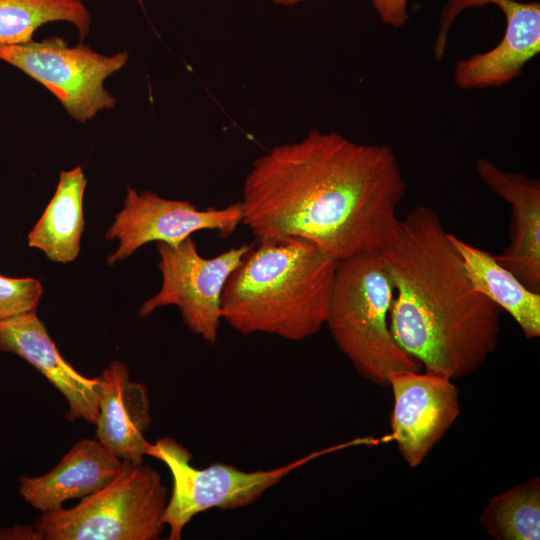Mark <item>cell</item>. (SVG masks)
Listing matches in <instances>:
<instances>
[{
    "label": "cell",
    "mask_w": 540,
    "mask_h": 540,
    "mask_svg": "<svg viewBox=\"0 0 540 540\" xmlns=\"http://www.w3.org/2000/svg\"><path fill=\"white\" fill-rule=\"evenodd\" d=\"M492 4L505 15V33L494 48L456 62L454 81L462 89L508 84L540 52L539 3L493 0Z\"/></svg>",
    "instance_id": "cell-13"
},
{
    "label": "cell",
    "mask_w": 540,
    "mask_h": 540,
    "mask_svg": "<svg viewBox=\"0 0 540 540\" xmlns=\"http://www.w3.org/2000/svg\"><path fill=\"white\" fill-rule=\"evenodd\" d=\"M43 295L39 280L0 275V320L36 311Z\"/></svg>",
    "instance_id": "cell-20"
},
{
    "label": "cell",
    "mask_w": 540,
    "mask_h": 540,
    "mask_svg": "<svg viewBox=\"0 0 540 540\" xmlns=\"http://www.w3.org/2000/svg\"><path fill=\"white\" fill-rule=\"evenodd\" d=\"M0 350L30 363L65 397L69 421L83 419L96 426L99 376L86 377L63 358L36 311L0 320Z\"/></svg>",
    "instance_id": "cell-11"
},
{
    "label": "cell",
    "mask_w": 540,
    "mask_h": 540,
    "mask_svg": "<svg viewBox=\"0 0 540 540\" xmlns=\"http://www.w3.org/2000/svg\"><path fill=\"white\" fill-rule=\"evenodd\" d=\"M420 371H395L388 377L394 395L391 436L411 467L422 463L460 413L452 379Z\"/></svg>",
    "instance_id": "cell-10"
},
{
    "label": "cell",
    "mask_w": 540,
    "mask_h": 540,
    "mask_svg": "<svg viewBox=\"0 0 540 540\" xmlns=\"http://www.w3.org/2000/svg\"><path fill=\"white\" fill-rule=\"evenodd\" d=\"M393 286L390 327L424 370L458 379L498 347L502 310L476 291L440 215L419 205L380 251Z\"/></svg>",
    "instance_id": "cell-2"
},
{
    "label": "cell",
    "mask_w": 540,
    "mask_h": 540,
    "mask_svg": "<svg viewBox=\"0 0 540 540\" xmlns=\"http://www.w3.org/2000/svg\"><path fill=\"white\" fill-rule=\"evenodd\" d=\"M473 288L506 311L528 339L540 336V293L527 288L495 256L449 233Z\"/></svg>",
    "instance_id": "cell-16"
},
{
    "label": "cell",
    "mask_w": 540,
    "mask_h": 540,
    "mask_svg": "<svg viewBox=\"0 0 540 540\" xmlns=\"http://www.w3.org/2000/svg\"><path fill=\"white\" fill-rule=\"evenodd\" d=\"M351 443L313 452L270 470L243 471L225 463L195 468L191 453L170 437L149 443L146 455L162 461L172 476V493L162 521L169 528V540H180L194 516L212 508L233 510L251 505L295 469L325 453Z\"/></svg>",
    "instance_id": "cell-6"
},
{
    "label": "cell",
    "mask_w": 540,
    "mask_h": 540,
    "mask_svg": "<svg viewBox=\"0 0 540 540\" xmlns=\"http://www.w3.org/2000/svg\"><path fill=\"white\" fill-rule=\"evenodd\" d=\"M258 243L224 286L222 320L242 335H315L325 326L339 261L301 238Z\"/></svg>",
    "instance_id": "cell-3"
},
{
    "label": "cell",
    "mask_w": 540,
    "mask_h": 540,
    "mask_svg": "<svg viewBox=\"0 0 540 540\" xmlns=\"http://www.w3.org/2000/svg\"><path fill=\"white\" fill-rule=\"evenodd\" d=\"M252 246L243 244L213 258H204L191 236L177 246L156 242L161 289L142 304L139 315L146 317L158 308L175 305L194 334L214 343L222 320L224 286Z\"/></svg>",
    "instance_id": "cell-8"
},
{
    "label": "cell",
    "mask_w": 540,
    "mask_h": 540,
    "mask_svg": "<svg viewBox=\"0 0 540 540\" xmlns=\"http://www.w3.org/2000/svg\"><path fill=\"white\" fill-rule=\"evenodd\" d=\"M168 499L155 469L123 461L106 486L72 508L42 513L33 526L42 540H156Z\"/></svg>",
    "instance_id": "cell-5"
},
{
    "label": "cell",
    "mask_w": 540,
    "mask_h": 540,
    "mask_svg": "<svg viewBox=\"0 0 540 540\" xmlns=\"http://www.w3.org/2000/svg\"><path fill=\"white\" fill-rule=\"evenodd\" d=\"M272 1L278 5H294L305 0H272Z\"/></svg>",
    "instance_id": "cell-24"
},
{
    "label": "cell",
    "mask_w": 540,
    "mask_h": 540,
    "mask_svg": "<svg viewBox=\"0 0 540 540\" xmlns=\"http://www.w3.org/2000/svg\"><path fill=\"white\" fill-rule=\"evenodd\" d=\"M409 0H372L381 20L393 27H402L409 18L407 4Z\"/></svg>",
    "instance_id": "cell-22"
},
{
    "label": "cell",
    "mask_w": 540,
    "mask_h": 540,
    "mask_svg": "<svg viewBox=\"0 0 540 540\" xmlns=\"http://www.w3.org/2000/svg\"><path fill=\"white\" fill-rule=\"evenodd\" d=\"M57 21L75 26L83 40L91 15L82 0H0V46L28 42L38 28Z\"/></svg>",
    "instance_id": "cell-18"
},
{
    "label": "cell",
    "mask_w": 540,
    "mask_h": 540,
    "mask_svg": "<svg viewBox=\"0 0 540 540\" xmlns=\"http://www.w3.org/2000/svg\"><path fill=\"white\" fill-rule=\"evenodd\" d=\"M393 296L380 252L341 260L325 322L338 349L356 371L384 387L391 373L422 368L392 334L389 317Z\"/></svg>",
    "instance_id": "cell-4"
},
{
    "label": "cell",
    "mask_w": 540,
    "mask_h": 540,
    "mask_svg": "<svg viewBox=\"0 0 540 540\" xmlns=\"http://www.w3.org/2000/svg\"><path fill=\"white\" fill-rule=\"evenodd\" d=\"M476 171L511 207L510 242L495 259L527 288L540 293V181L504 171L484 158L477 159Z\"/></svg>",
    "instance_id": "cell-12"
},
{
    "label": "cell",
    "mask_w": 540,
    "mask_h": 540,
    "mask_svg": "<svg viewBox=\"0 0 540 540\" xmlns=\"http://www.w3.org/2000/svg\"><path fill=\"white\" fill-rule=\"evenodd\" d=\"M0 539H32L42 540L37 529L28 526H14L0 530Z\"/></svg>",
    "instance_id": "cell-23"
},
{
    "label": "cell",
    "mask_w": 540,
    "mask_h": 540,
    "mask_svg": "<svg viewBox=\"0 0 540 540\" xmlns=\"http://www.w3.org/2000/svg\"><path fill=\"white\" fill-rule=\"evenodd\" d=\"M100 401L96 439L114 456L135 465L144 463L151 424L145 385L130 380L127 367L114 360L99 375Z\"/></svg>",
    "instance_id": "cell-14"
},
{
    "label": "cell",
    "mask_w": 540,
    "mask_h": 540,
    "mask_svg": "<svg viewBox=\"0 0 540 540\" xmlns=\"http://www.w3.org/2000/svg\"><path fill=\"white\" fill-rule=\"evenodd\" d=\"M87 179L81 166L61 171L56 191L29 232L28 246L53 262H73L84 230L83 197Z\"/></svg>",
    "instance_id": "cell-17"
},
{
    "label": "cell",
    "mask_w": 540,
    "mask_h": 540,
    "mask_svg": "<svg viewBox=\"0 0 540 540\" xmlns=\"http://www.w3.org/2000/svg\"><path fill=\"white\" fill-rule=\"evenodd\" d=\"M405 191L390 147L312 129L253 162L242 223L257 241L301 238L341 261L388 244Z\"/></svg>",
    "instance_id": "cell-1"
},
{
    "label": "cell",
    "mask_w": 540,
    "mask_h": 540,
    "mask_svg": "<svg viewBox=\"0 0 540 540\" xmlns=\"http://www.w3.org/2000/svg\"><path fill=\"white\" fill-rule=\"evenodd\" d=\"M243 220L241 201L223 208L198 209L189 201L164 199L145 190L140 194L128 187L124 206L106 232L108 240H119L117 250L107 258L114 265L149 242L177 246L192 233L217 231L222 238L230 236Z\"/></svg>",
    "instance_id": "cell-9"
},
{
    "label": "cell",
    "mask_w": 540,
    "mask_h": 540,
    "mask_svg": "<svg viewBox=\"0 0 540 540\" xmlns=\"http://www.w3.org/2000/svg\"><path fill=\"white\" fill-rule=\"evenodd\" d=\"M138 2H139L140 5L143 7V0H138Z\"/></svg>",
    "instance_id": "cell-25"
},
{
    "label": "cell",
    "mask_w": 540,
    "mask_h": 540,
    "mask_svg": "<svg viewBox=\"0 0 540 540\" xmlns=\"http://www.w3.org/2000/svg\"><path fill=\"white\" fill-rule=\"evenodd\" d=\"M128 59L126 51L106 56L83 43L70 47L62 37L0 46L1 61L47 88L69 116L81 123L116 105L103 84Z\"/></svg>",
    "instance_id": "cell-7"
},
{
    "label": "cell",
    "mask_w": 540,
    "mask_h": 540,
    "mask_svg": "<svg viewBox=\"0 0 540 540\" xmlns=\"http://www.w3.org/2000/svg\"><path fill=\"white\" fill-rule=\"evenodd\" d=\"M123 461L97 439L77 442L48 473L38 477L21 476L18 492L42 513L63 508L67 500L86 497L111 482L121 471Z\"/></svg>",
    "instance_id": "cell-15"
},
{
    "label": "cell",
    "mask_w": 540,
    "mask_h": 540,
    "mask_svg": "<svg viewBox=\"0 0 540 540\" xmlns=\"http://www.w3.org/2000/svg\"><path fill=\"white\" fill-rule=\"evenodd\" d=\"M498 540L540 538V481L533 478L492 497L480 518Z\"/></svg>",
    "instance_id": "cell-19"
},
{
    "label": "cell",
    "mask_w": 540,
    "mask_h": 540,
    "mask_svg": "<svg viewBox=\"0 0 540 540\" xmlns=\"http://www.w3.org/2000/svg\"><path fill=\"white\" fill-rule=\"evenodd\" d=\"M493 0H448V5L445 8L442 16V21L437 36L434 53L437 59L442 58L445 47L447 33L451 23L457 15L468 7H480L487 4H492Z\"/></svg>",
    "instance_id": "cell-21"
}]
</instances>
